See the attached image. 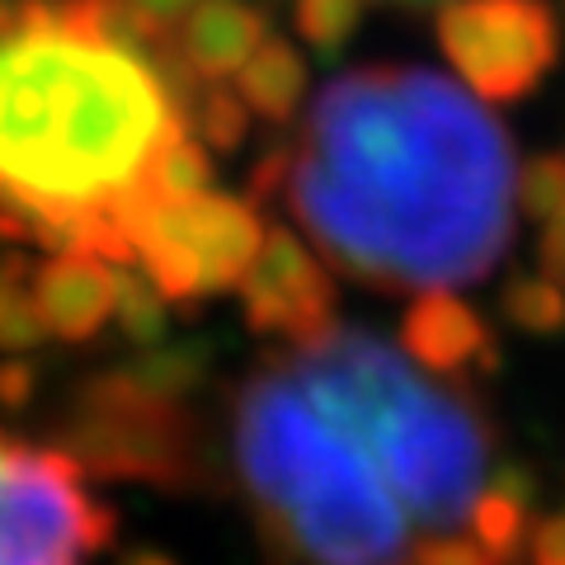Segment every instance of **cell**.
<instances>
[{"mask_svg": "<svg viewBox=\"0 0 565 565\" xmlns=\"http://www.w3.org/2000/svg\"><path fill=\"white\" fill-rule=\"evenodd\" d=\"M226 481L282 565H424L504 494L467 386L344 321L274 340L232 386Z\"/></svg>", "mask_w": 565, "mask_h": 565, "instance_id": "cell-1", "label": "cell"}, {"mask_svg": "<svg viewBox=\"0 0 565 565\" xmlns=\"http://www.w3.org/2000/svg\"><path fill=\"white\" fill-rule=\"evenodd\" d=\"M519 180L504 122L429 66H359L302 109L255 170L330 274L396 297L467 292L514 241Z\"/></svg>", "mask_w": 565, "mask_h": 565, "instance_id": "cell-2", "label": "cell"}, {"mask_svg": "<svg viewBox=\"0 0 565 565\" xmlns=\"http://www.w3.org/2000/svg\"><path fill=\"white\" fill-rule=\"evenodd\" d=\"M193 81L128 0H10L0 20V241L132 269Z\"/></svg>", "mask_w": 565, "mask_h": 565, "instance_id": "cell-3", "label": "cell"}, {"mask_svg": "<svg viewBox=\"0 0 565 565\" xmlns=\"http://www.w3.org/2000/svg\"><path fill=\"white\" fill-rule=\"evenodd\" d=\"M264 232L269 222L250 199L203 189L189 199L151 203L132 222L128 250L132 269L151 282L166 307H189L236 292V282L259 255Z\"/></svg>", "mask_w": 565, "mask_h": 565, "instance_id": "cell-4", "label": "cell"}, {"mask_svg": "<svg viewBox=\"0 0 565 565\" xmlns=\"http://www.w3.org/2000/svg\"><path fill=\"white\" fill-rule=\"evenodd\" d=\"M109 537L114 514L76 457L0 429V565H90Z\"/></svg>", "mask_w": 565, "mask_h": 565, "instance_id": "cell-5", "label": "cell"}, {"mask_svg": "<svg viewBox=\"0 0 565 565\" xmlns=\"http://www.w3.org/2000/svg\"><path fill=\"white\" fill-rule=\"evenodd\" d=\"M438 43L471 95L523 99L556 66L561 24L546 0H448Z\"/></svg>", "mask_w": 565, "mask_h": 565, "instance_id": "cell-6", "label": "cell"}, {"mask_svg": "<svg viewBox=\"0 0 565 565\" xmlns=\"http://www.w3.org/2000/svg\"><path fill=\"white\" fill-rule=\"evenodd\" d=\"M236 292L245 302V321L264 340H297V334L334 321V278L321 255L288 226L264 232L259 255L236 282Z\"/></svg>", "mask_w": 565, "mask_h": 565, "instance_id": "cell-7", "label": "cell"}, {"mask_svg": "<svg viewBox=\"0 0 565 565\" xmlns=\"http://www.w3.org/2000/svg\"><path fill=\"white\" fill-rule=\"evenodd\" d=\"M29 302L39 311L47 340L85 344L114 326L118 311V269L90 255H47L29 264Z\"/></svg>", "mask_w": 565, "mask_h": 565, "instance_id": "cell-8", "label": "cell"}, {"mask_svg": "<svg viewBox=\"0 0 565 565\" xmlns=\"http://www.w3.org/2000/svg\"><path fill=\"white\" fill-rule=\"evenodd\" d=\"M264 39H269L264 14L245 0H193L166 29V52L193 85H203L232 81Z\"/></svg>", "mask_w": 565, "mask_h": 565, "instance_id": "cell-9", "label": "cell"}, {"mask_svg": "<svg viewBox=\"0 0 565 565\" xmlns=\"http://www.w3.org/2000/svg\"><path fill=\"white\" fill-rule=\"evenodd\" d=\"M401 344L411 349L424 367H434V373L462 377V367L476 353H486V326H481V316L457 302L452 292L415 297L411 316H405V330H401Z\"/></svg>", "mask_w": 565, "mask_h": 565, "instance_id": "cell-10", "label": "cell"}, {"mask_svg": "<svg viewBox=\"0 0 565 565\" xmlns=\"http://www.w3.org/2000/svg\"><path fill=\"white\" fill-rule=\"evenodd\" d=\"M232 90L241 95V104L259 118H288L302 109V95H307V66L297 57L292 43L282 39H264L245 66L232 76Z\"/></svg>", "mask_w": 565, "mask_h": 565, "instance_id": "cell-11", "label": "cell"}, {"mask_svg": "<svg viewBox=\"0 0 565 565\" xmlns=\"http://www.w3.org/2000/svg\"><path fill=\"white\" fill-rule=\"evenodd\" d=\"M363 20V0H297V29L311 47H340Z\"/></svg>", "mask_w": 565, "mask_h": 565, "instance_id": "cell-12", "label": "cell"}, {"mask_svg": "<svg viewBox=\"0 0 565 565\" xmlns=\"http://www.w3.org/2000/svg\"><path fill=\"white\" fill-rule=\"evenodd\" d=\"M29 282V278H24ZM14 288V292H6L0 297V353H24V349H33V344H43L47 334H43V326H39V311H33V302H29V288Z\"/></svg>", "mask_w": 565, "mask_h": 565, "instance_id": "cell-13", "label": "cell"}, {"mask_svg": "<svg viewBox=\"0 0 565 565\" xmlns=\"http://www.w3.org/2000/svg\"><path fill=\"white\" fill-rule=\"evenodd\" d=\"M542 278H552L565 292V193L542 217Z\"/></svg>", "mask_w": 565, "mask_h": 565, "instance_id": "cell-14", "label": "cell"}, {"mask_svg": "<svg viewBox=\"0 0 565 565\" xmlns=\"http://www.w3.org/2000/svg\"><path fill=\"white\" fill-rule=\"evenodd\" d=\"M29 396H33V367L20 359L0 363V405H6V411H20Z\"/></svg>", "mask_w": 565, "mask_h": 565, "instance_id": "cell-15", "label": "cell"}, {"mask_svg": "<svg viewBox=\"0 0 565 565\" xmlns=\"http://www.w3.org/2000/svg\"><path fill=\"white\" fill-rule=\"evenodd\" d=\"M24 278H29V259H20V255H0V297L14 292Z\"/></svg>", "mask_w": 565, "mask_h": 565, "instance_id": "cell-16", "label": "cell"}, {"mask_svg": "<svg viewBox=\"0 0 565 565\" xmlns=\"http://www.w3.org/2000/svg\"><path fill=\"white\" fill-rule=\"evenodd\" d=\"M401 6H448V0H401Z\"/></svg>", "mask_w": 565, "mask_h": 565, "instance_id": "cell-17", "label": "cell"}, {"mask_svg": "<svg viewBox=\"0 0 565 565\" xmlns=\"http://www.w3.org/2000/svg\"><path fill=\"white\" fill-rule=\"evenodd\" d=\"M6 14H10V0H0V20H6Z\"/></svg>", "mask_w": 565, "mask_h": 565, "instance_id": "cell-18", "label": "cell"}]
</instances>
